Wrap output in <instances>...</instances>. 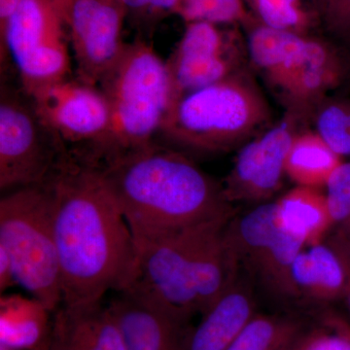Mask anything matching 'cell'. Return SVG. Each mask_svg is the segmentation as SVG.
<instances>
[{"label":"cell","mask_w":350,"mask_h":350,"mask_svg":"<svg viewBox=\"0 0 350 350\" xmlns=\"http://www.w3.org/2000/svg\"><path fill=\"white\" fill-rule=\"evenodd\" d=\"M51 182L63 304L98 303L109 290L130 286L137 269L135 239L100 167L71 154Z\"/></svg>","instance_id":"obj_1"},{"label":"cell","mask_w":350,"mask_h":350,"mask_svg":"<svg viewBox=\"0 0 350 350\" xmlns=\"http://www.w3.org/2000/svg\"><path fill=\"white\" fill-rule=\"evenodd\" d=\"M98 167L133 239L234 214L222 184L179 149L154 142Z\"/></svg>","instance_id":"obj_2"},{"label":"cell","mask_w":350,"mask_h":350,"mask_svg":"<svg viewBox=\"0 0 350 350\" xmlns=\"http://www.w3.org/2000/svg\"><path fill=\"white\" fill-rule=\"evenodd\" d=\"M234 216L135 239L137 269L131 284L187 322L197 313L202 315L239 273L226 239V228Z\"/></svg>","instance_id":"obj_3"},{"label":"cell","mask_w":350,"mask_h":350,"mask_svg":"<svg viewBox=\"0 0 350 350\" xmlns=\"http://www.w3.org/2000/svg\"><path fill=\"white\" fill-rule=\"evenodd\" d=\"M271 123L268 100L244 68L176 98L160 135L184 150L222 153L241 148Z\"/></svg>","instance_id":"obj_4"},{"label":"cell","mask_w":350,"mask_h":350,"mask_svg":"<svg viewBox=\"0 0 350 350\" xmlns=\"http://www.w3.org/2000/svg\"><path fill=\"white\" fill-rule=\"evenodd\" d=\"M100 88L109 103L111 123L90 163L96 165L155 142L174 103L167 63L142 39L126 43Z\"/></svg>","instance_id":"obj_5"},{"label":"cell","mask_w":350,"mask_h":350,"mask_svg":"<svg viewBox=\"0 0 350 350\" xmlns=\"http://www.w3.org/2000/svg\"><path fill=\"white\" fill-rule=\"evenodd\" d=\"M251 64L287 108L312 118L317 108L350 77L349 59L337 46L308 34L269 31L255 44Z\"/></svg>","instance_id":"obj_6"},{"label":"cell","mask_w":350,"mask_h":350,"mask_svg":"<svg viewBox=\"0 0 350 350\" xmlns=\"http://www.w3.org/2000/svg\"><path fill=\"white\" fill-rule=\"evenodd\" d=\"M53 213L51 180L9 191L0 200V246L12 258L18 285L55 312L63 288Z\"/></svg>","instance_id":"obj_7"},{"label":"cell","mask_w":350,"mask_h":350,"mask_svg":"<svg viewBox=\"0 0 350 350\" xmlns=\"http://www.w3.org/2000/svg\"><path fill=\"white\" fill-rule=\"evenodd\" d=\"M226 239L239 271L278 305L297 304L292 268L305 244L276 221L275 202L258 204L226 228Z\"/></svg>","instance_id":"obj_8"},{"label":"cell","mask_w":350,"mask_h":350,"mask_svg":"<svg viewBox=\"0 0 350 350\" xmlns=\"http://www.w3.org/2000/svg\"><path fill=\"white\" fill-rule=\"evenodd\" d=\"M71 155L47 128L31 98L11 88L0 94V190L9 192L50 181Z\"/></svg>","instance_id":"obj_9"},{"label":"cell","mask_w":350,"mask_h":350,"mask_svg":"<svg viewBox=\"0 0 350 350\" xmlns=\"http://www.w3.org/2000/svg\"><path fill=\"white\" fill-rule=\"evenodd\" d=\"M64 31L55 0H21L0 29L1 63L11 57L27 96L69 77L70 57Z\"/></svg>","instance_id":"obj_10"},{"label":"cell","mask_w":350,"mask_h":350,"mask_svg":"<svg viewBox=\"0 0 350 350\" xmlns=\"http://www.w3.org/2000/svg\"><path fill=\"white\" fill-rule=\"evenodd\" d=\"M27 96L39 119L64 144L88 147L78 159L91 163L111 123L109 103L103 90L79 78L66 77Z\"/></svg>","instance_id":"obj_11"},{"label":"cell","mask_w":350,"mask_h":350,"mask_svg":"<svg viewBox=\"0 0 350 350\" xmlns=\"http://www.w3.org/2000/svg\"><path fill=\"white\" fill-rule=\"evenodd\" d=\"M71 43L78 78L100 86L125 49L128 10L121 0H55Z\"/></svg>","instance_id":"obj_12"},{"label":"cell","mask_w":350,"mask_h":350,"mask_svg":"<svg viewBox=\"0 0 350 350\" xmlns=\"http://www.w3.org/2000/svg\"><path fill=\"white\" fill-rule=\"evenodd\" d=\"M238 32L213 23L191 22L167 63L174 100L245 68Z\"/></svg>","instance_id":"obj_13"},{"label":"cell","mask_w":350,"mask_h":350,"mask_svg":"<svg viewBox=\"0 0 350 350\" xmlns=\"http://www.w3.org/2000/svg\"><path fill=\"white\" fill-rule=\"evenodd\" d=\"M299 122L286 114L278 125L269 126L239 148L222 183L230 204H264L282 188L288 151L298 133Z\"/></svg>","instance_id":"obj_14"},{"label":"cell","mask_w":350,"mask_h":350,"mask_svg":"<svg viewBox=\"0 0 350 350\" xmlns=\"http://www.w3.org/2000/svg\"><path fill=\"white\" fill-rule=\"evenodd\" d=\"M108 306L126 350H184L189 322L137 285L117 292Z\"/></svg>","instance_id":"obj_15"},{"label":"cell","mask_w":350,"mask_h":350,"mask_svg":"<svg viewBox=\"0 0 350 350\" xmlns=\"http://www.w3.org/2000/svg\"><path fill=\"white\" fill-rule=\"evenodd\" d=\"M292 282L297 304L317 308L345 300L350 292L349 239L333 229L321 243L301 251L292 268Z\"/></svg>","instance_id":"obj_16"},{"label":"cell","mask_w":350,"mask_h":350,"mask_svg":"<svg viewBox=\"0 0 350 350\" xmlns=\"http://www.w3.org/2000/svg\"><path fill=\"white\" fill-rule=\"evenodd\" d=\"M258 312L254 285L239 271L225 293L186 334L184 350H226Z\"/></svg>","instance_id":"obj_17"},{"label":"cell","mask_w":350,"mask_h":350,"mask_svg":"<svg viewBox=\"0 0 350 350\" xmlns=\"http://www.w3.org/2000/svg\"><path fill=\"white\" fill-rule=\"evenodd\" d=\"M49 350H126L123 335L103 301L64 305L54 312Z\"/></svg>","instance_id":"obj_18"},{"label":"cell","mask_w":350,"mask_h":350,"mask_svg":"<svg viewBox=\"0 0 350 350\" xmlns=\"http://www.w3.org/2000/svg\"><path fill=\"white\" fill-rule=\"evenodd\" d=\"M54 312L34 297L1 294L0 345L16 350H49Z\"/></svg>","instance_id":"obj_19"},{"label":"cell","mask_w":350,"mask_h":350,"mask_svg":"<svg viewBox=\"0 0 350 350\" xmlns=\"http://www.w3.org/2000/svg\"><path fill=\"white\" fill-rule=\"evenodd\" d=\"M275 204L278 224L306 247L321 243L333 230L328 200L322 189L297 186Z\"/></svg>","instance_id":"obj_20"},{"label":"cell","mask_w":350,"mask_h":350,"mask_svg":"<svg viewBox=\"0 0 350 350\" xmlns=\"http://www.w3.org/2000/svg\"><path fill=\"white\" fill-rule=\"evenodd\" d=\"M338 156L317 131L298 133L288 151L285 174L297 186L325 188L342 165Z\"/></svg>","instance_id":"obj_21"},{"label":"cell","mask_w":350,"mask_h":350,"mask_svg":"<svg viewBox=\"0 0 350 350\" xmlns=\"http://www.w3.org/2000/svg\"><path fill=\"white\" fill-rule=\"evenodd\" d=\"M308 319V312H258L226 350H288Z\"/></svg>","instance_id":"obj_22"},{"label":"cell","mask_w":350,"mask_h":350,"mask_svg":"<svg viewBox=\"0 0 350 350\" xmlns=\"http://www.w3.org/2000/svg\"><path fill=\"white\" fill-rule=\"evenodd\" d=\"M308 319L288 350H350V321L331 306L308 310Z\"/></svg>","instance_id":"obj_23"},{"label":"cell","mask_w":350,"mask_h":350,"mask_svg":"<svg viewBox=\"0 0 350 350\" xmlns=\"http://www.w3.org/2000/svg\"><path fill=\"white\" fill-rule=\"evenodd\" d=\"M312 118L315 131L338 156H350V98H327Z\"/></svg>","instance_id":"obj_24"},{"label":"cell","mask_w":350,"mask_h":350,"mask_svg":"<svg viewBox=\"0 0 350 350\" xmlns=\"http://www.w3.org/2000/svg\"><path fill=\"white\" fill-rule=\"evenodd\" d=\"M251 14L261 24L280 29L306 34L312 18L303 0H244Z\"/></svg>","instance_id":"obj_25"},{"label":"cell","mask_w":350,"mask_h":350,"mask_svg":"<svg viewBox=\"0 0 350 350\" xmlns=\"http://www.w3.org/2000/svg\"><path fill=\"white\" fill-rule=\"evenodd\" d=\"M175 15L186 24L204 21L243 27L253 18L244 0H180Z\"/></svg>","instance_id":"obj_26"},{"label":"cell","mask_w":350,"mask_h":350,"mask_svg":"<svg viewBox=\"0 0 350 350\" xmlns=\"http://www.w3.org/2000/svg\"><path fill=\"white\" fill-rule=\"evenodd\" d=\"M333 229L350 241V163H342L326 185Z\"/></svg>","instance_id":"obj_27"},{"label":"cell","mask_w":350,"mask_h":350,"mask_svg":"<svg viewBox=\"0 0 350 350\" xmlns=\"http://www.w3.org/2000/svg\"><path fill=\"white\" fill-rule=\"evenodd\" d=\"M326 31L347 54L350 52V0H327L320 15Z\"/></svg>","instance_id":"obj_28"},{"label":"cell","mask_w":350,"mask_h":350,"mask_svg":"<svg viewBox=\"0 0 350 350\" xmlns=\"http://www.w3.org/2000/svg\"><path fill=\"white\" fill-rule=\"evenodd\" d=\"M128 15L135 19H159L163 15L176 13L180 0H121Z\"/></svg>","instance_id":"obj_29"},{"label":"cell","mask_w":350,"mask_h":350,"mask_svg":"<svg viewBox=\"0 0 350 350\" xmlns=\"http://www.w3.org/2000/svg\"><path fill=\"white\" fill-rule=\"evenodd\" d=\"M18 285L12 258L5 248L0 246V293L5 294L9 288Z\"/></svg>","instance_id":"obj_30"},{"label":"cell","mask_w":350,"mask_h":350,"mask_svg":"<svg viewBox=\"0 0 350 350\" xmlns=\"http://www.w3.org/2000/svg\"><path fill=\"white\" fill-rule=\"evenodd\" d=\"M21 0H0V29L5 25Z\"/></svg>","instance_id":"obj_31"},{"label":"cell","mask_w":350,"mask_h":350,"mask_svg":"<svg viewBox=\"0 0 350 350\" xmlns=\"http://www.w3.org/2000/svg\"><path fill=\"white\" fill-rule=\"evenodd\" d=\"M310 1L312 3L314 13L320 18V15H321L322 11L325 7L327 0H310Z\"/></svg>","instance_id":"obj_32"},{"label":"cell","mask_w":350,"mask_h":350,"mask_svg":"<svg viewBox=\"0 0 350 350\" xmlns=\"http://www.w3.org/2000/svg\"><path fill=\"white\" fill-rule=\"evenodd\" d=\"M345 305H347V313H349V317L347 319H349L350 321V292L349 294L347 295V298L345 299Z\"/></svg>","instance_id":"obj_33"},{"label":"cell","mask_w":350,"mask_h":350,"mask_svg":"<svg viewBox=\"0 0 350 350\" xmlns=\"http://www.w3.org/2000/svg\"><path fill=\"white\" fill-rule=\"evenodd\" d=\"M0 350H16L8 349V347H3V345H0Z\"/></svg>","instance_id":"obj_34"},{"label":"cell","mask_w":350,"mask_h":350,"mask_svg":"<svg viewBox=\"0 0 350 350\" xmlns=\"http://www.w3.org/2000/svg\"><path fill=\"white\" fill-rule=\"evenodd\" d=\"M345 55H347V59H349V66H350V52L347 53V54H345Z\"/></svg>","instance_id":"obj_35"}]
</instances>
